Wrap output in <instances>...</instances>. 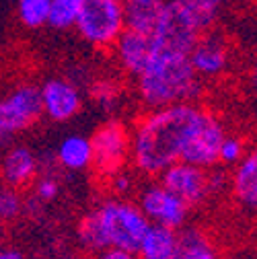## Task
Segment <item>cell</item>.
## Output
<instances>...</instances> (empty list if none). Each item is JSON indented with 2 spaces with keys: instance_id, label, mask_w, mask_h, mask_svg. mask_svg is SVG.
I'll return each mask as SVG.
<instances>
[{
  "instance_id": "d4e9b609",
  "label": "cell",
  "mask_w": 257,
  "mask_h": 259,
  "mask_svg": "<svg viewBox=\"0 0 257 259\" xmlns=\"http://www.w3.org/2000/svg\"><path fill=\"white\" fill-rule=\"evenodd\" d=\"M35 183V198L39 202H54L60 193V183L56 177H50V175H44L39 179L33 181Z\"/></svg>"
},
{
  "instance_id": "ba28073f",
  "label": "cell",
  "mask_w": 257,
  "mask_h": 259,
  "mask_svg": "<svg viewBox=\"0 0 257 259\" xmlns=\"http://www.w3.org/2000/svg\"><path fill=\"white\" fill-rule=\"evenodd\" d=\"M158 181L173 193H177L189 208H200L214 198L210 169H202L198 165L185 163V160H177V163L169 165L158 175Z\"/></svg>"
},
{
  "instance_id": "4fadbf2b",
  "label": "cell",
  "mask_w": 257,
  "mask_h": 259,
  "mask_svg": "<svg viewBox=\"0 0 257 259\" xmlns=\"http://www.w3.org/2000/svg\"><path fill=\"white\" fill-rule=\"evenodd\" d=\"M113 60L117 68L130 78H136L154 56V44L152 35L138 33L132 29H123V33L117 37V41L111 48Z\"/></svg>"
},
{
  "instance_id": "30bf717a",
  "label": "cell",
  "mask_w": 257,
  "mask_h": 259,
  "mask_svg": "<svg viewBox=\"0 0 257 259\" xmlns=\"http://www.w3.org/2000/svg\"><path fill=\"white\" fill-rule=\"evenodd\" d=\"M224 136H227V123L222 121V117L216 111L206 107L202 121L198 123V127L194 130V134H191L181 152V160L198 165L202 169L218 167V154Z\"/></svg>"
},
{
  "instance_id": "9c48e42d",
  "label": "cell",
  "mask_w": 257,
  "mask_h": 259,
  "mask_svg": "<svg viewBox=\"0 0 257 259\" xmlns=\"http://www.w3.org/2000/svg\"><path fill=\"white\" fill-rule=\"evenodd\" d=\"M136 202L152 224H163L175 231H179L181 226L187 224L191 214V208L160 181L146 183L138 191Z\"/></svg>"
},
{
  "instance_id": "8fae6325",
  "label": "cell",
  "mask_w": 257,
  "mask_h": 259,
  "mask_svg": "<svg viewBox=\"0 0 257 259\" xmlns=\"http://www.w3.org/2000/svg\"><path fill=\"white\" fill-rule=\"evenodd\" d=\"M189 62L202 80H218L231 70L233 50L231 41L218 31L210 29L200 35L189 52Z\"/></svg>"
},
{
  "instance_id": "7a4b0ae2",
  "label": "cell",
  "mask_w": 257,
  "mask_h": 259,
  "mask_svg": "<svg viewBox=\"0 0 257 259\" xmlns=\"http://www.w3.org/2000/svg\"><path fill=\"white\" fill-rule=\"evenodd\" d=\"M150 224L152 222L136 200L113 196L97 204L78 220L76 241L91 255L109 247L136 253Z\"/></svg>"
},
{
  "instance_id": "52a82bcc",
  "label": "cell",
  "mask_w": 257,
  "mask_h": 259,
  "mask_svg": "<svg viewBox=\"0 0 257 259\" xmlns=\"http://www.w3.org/2000/svg\"><path fill=\"white\" fill-rule=\"evenodd\" d=\"M93 169L101 179L123 171L132 156V130L121 119H107L91 136Z\"/></svg>"
},
{
  "instance_id": "4dcf8cb0",
  "label": "cell",
  "mask_w": 257,
  "mask_h": 259,
  "mask_svg": "<svg viewBox=\"0 0 257 259\" xmlns=\"http://www.w3.org/2000/svg\"><path fill=\"white\" fill-rule=\"evenodd\" d=\"M210 3H214V5H218V7H220L222 3H227V0H210Z\"/></svg>"
},
{
  "instance_id": "7c38bea8",
  "label": "cell",
  "mask_w": 257,
  "mask_h": 259,
  "mask_svg": "<svg viewBox=\"0 0 257 259\" xmlns=\"http://www.w3.org/2000/svg\"><path fill=\"white\" fill-rule=\"evenodd\" d=\"M44 115L52 121L64 123L76 117L82 109V93L66 76H50L39 84Z\"/></svg>"
},
{
  "instance_id": "cb8c5ba5",
  "label": "cell",
  "mask_w": 257,
  "mask_h": 259,
  "mask_svg": "<svg viewBox=\"0 0 257 259\" xmlns=\"http://www.w3.org/2000/svg\"><path fill=\"white\" fill-rule=\"evenodd\" d=\"M21 189L11 185L0 187V222H13L25 210V202L21 198Z\"/></svg>"
},
{
  "instance_id": "2e32d148",
  "label": "cell",
  "mask_w": 257,
  "mask_h": 259,
  "mask_svg": "<svg viewBox=\"0 0 257 259\" xmlns=\"http://www.w3.org/2000/svg\"><path fill=\"white\" fill-rule=\"evenodd\" d=\"M175 259H220L214 239L196 224H185L177 231Z\"/></svg>"
},
{
  "instance_id": "44dd1931",
  "label": "cell",
  "mask_w": 257,
  "mask_h": 259,
  "mask_svg": "<svg viewBox=\"0 0 257 259\" xmlns=\"http://www.w3.org/2000/svg\"><path fill=\"white\" fill-rule=\"evenodd\" d=\"M52 0H17V19L27 29L48 27Z\"/></svg>"
},
{
  "instance_id": "4316f807",
  "label": "cell",
  "mask_w": 257,
  "mask_h": 259,
  "mask_svg": "<svg viewBox=\"0 0 257 259\" xmlns=\"http://www.w3.org/2000/svg\"><path fill=\"white\" fill-rule=\"evenodd\" d=\"M93 259H140L136 253L132 251H121V249H103L99 253H93Z\"/></svg>"
},
{
  "instance_id": "1f68e13d",
  "label": "cell",
  "mask_w": 257,
  "mask_h": 259,
  "mask_svg": "<svg viewBox=\"0 0 257 259\" xmlns=\"http://www.w3.org/2000/svg\"><path fill=\"white\" fill-rule=\"evenodd\" d=\"M0 253H3V249H0Z\"/></svg>"
},
{
  "instance_id": "484cf974",
  "label": "cell",
  "mask_w": 257,
  "mask_h": 259,
  "mask_svg": "<svg viewBox=\"0 0 257 259\" xmlns=\"http://www.w3.org/2000/svg\"><path fill=\"white\" fill-rule=\"evenodd\" d=\"M107 181H109V189L115 193L117 198H125L127 193H132V191H134V177L127 173L125 169L119 171V173H115V175L109 177Z\"/></svg>"
},
{
  "instance_id": "e0dca14e",
  "label": "cell",
  "mask_w": 257,
  "mask_h": 259,
  "mask_svg": "<svg viewBox=\"0 0 257 259\" xmlns=\"http://www.w3.org/2000/svg\"><path fill=\"white\" fill-rule=\"evenodd\" d=\"M167 0H123L125 29L152 35Z\"/></svg>"
},
{
  "instance_id": "6da1fadb",
  "label": "cell",
  "mask_w": 257,
  "mask_h": 259,
  "mask_svg": "<svg viewBox=\"0 0 257 259\" xmlns=\"http://www.w3.org/2000/svg\"><path fill=\"white\" fill-rule=\"evenodd\" d=\"M198 101L146 109L132 130V165L144 177H158L169 165L181 160V152L204 117Z\"/></svg>"
},
{
  "instance_id": "5bb4252c",
  "label": "cell",
  "mask_w": 257,
  "mask_h": 259,
  "mask_svg": "<svg viewBox=\"0 0 257 259\" xmlns=\"http://www.w3.org/2000/svg\"><path fill=\"white\" fill-rule=\"evenodd\" d=\"M229 193L233 202L247 214H257V142L231 169Z\"/></svg>"
},
{
  "instance_id": "3957f363",
  "label": "cell",
  "mask_w": 257,
  "mask_h": 259,
  "mask_svg": "<svg viewBox=\"0 0 257 259\" xmlns=\"http://www.w3.org/2000/svg\"><path fill=\"white\" fill-rule=\"evenodd\" d=\"M202 82L187 54L154 52L146 68L134 78V89L144 109H158L196 101L202 95Z\"/></svg>"
},
{
  "instance_id": "7402d4cb",
  "label": "cell",
  "mask_w": 257,
  "mask_h": 259,
  "mask_svg": "<svg viewBox=\"0 0 257 259\" xmlns=\"http://www.w3.org/2000/svg\"><path fill=\"white\" fill-rule=\"evenodd\" d=\"M249 140L243 134L237 132H227L222 144H220V154H218V165L224 169H233L239 160L245 156V152L249 150Z\"/></svg>"
},
{
  "instance_id": "d6986e66",
  "label": "cell",
  "mask_w": 257,
  "mask_h": 259,
  "mask_svg": "<svg viewBox=\"0 0 257 259\" xmlns=\"http://www.w3.org/2000/svg\"><path fill=\"white\" fill-rule=\"evenodd\" d=\"M56 158H58V163L68 171H84V169L93 167L91 138H84V136H78V134L66 136L58 146Z\"/></svg>"
},
{
  "instance_id": "ac0fdd59",
  "label": "cell",
  "mask_w": 257,
  "mask_h": 259,
  "mask_svg": "<svg viewBox=\"0 0 257 259\" xmlns=\"http://www.w3.org/2000/svg\"><path fill=\"white\" fill-rule=\"evenodd\" d=\"M177 231L163 224H150L136 255L140 259H175Z\"/></svg>"
},
{
  "instance_id": "9a60e30c",
  "label": "cell",
  "mask_w": 257,
  "mask_h": 259,
  "mask_svg": "<svg viewBox=\"0 0 257 259\" xmlns=\"http://www.w3.org/2000/svg\"><path fill=\"white\" fill-rule=\"evenodd\" d=\"M39 160L29 146L15 144L0 158V179L5 185L25 189L37 179Z\"/></svg>"
},
{
  "instance_id": "277c9868",
  "label": "cell",
  "mask_w": 257,
  "mask_h": 259,
  "mask_svg": "<svg viewBox=\"0 0 257 259\" xmlns=\"http://www.w3.org/2000/svg\"><path fill=\"white\" fill-rule=\"evenodd\" d=\"M218 5L210 0H167L152 31L154 52L187 54L202 33L214 29Z\"/></svg>"
},
{
  "instance_id": "f546056e",
  "label": "cell",
  "mask_w": 257,
  "mask_h": 259,
  "mask_svg": "<svg viewBox=\"0 0 257 259\" xmlns=\"http://www.w3.org/2000/svg\"><path fill=\"white\" fill-rule=\"evenodd\" d=\"M60 259H80V257H76V255H64V257H60Z\"/></svg>"
},
{
  "instance_id": "603a6c76",
  "label": "cell",
  "mask_w": 257,
  "mask_h": 259,
  "mask_svg": "<svg viewBox=\"0 0 257 259\" xmlns=\"http://www.w3.org/2000/svg\"><path fill=\"white\" fill-rule=\"evenodd\" d=\"M91 97H93V101L97 105H101L103 109L113 111L121 101V89L115 80L97 78L91 87Z\"/></svg>"
},
{
  "instance_id": "8992f818",
  "label": "cell",
  "mask_w": 257,
  "mask_h": 259,
  "mask_svg": "<svg viewBox=\"0 0 257 259\" xmlns=\"http://www.w3.org/2000/svg\"><path fill=\"white\" fill-rule=\"evenodd\" d=\"M76 33L95 50H111L125 29L123 0H84Z\"/></svg>"
},
{
  "instance_id": "5b68a950",
  "label": "cell",
  "mask_w": 257,
  "mask_h": 259,
  "mask_svg": "<svg viewBox=\"0 0 257 259\" xmlns=\"http://www.w3.org/2000/svg\"><path fill=\"white\" fill-rule=\"evenodd\" d=\"M44 117L39 84L17 80L0 89V144H9Z\"/></svg>"
},
{
  "instance_id": "ffe728a7",
  "label": "cell",
  "mask_w": 257,
  "mask_h": 259,
  "mask_svg": "<svg viewBox=\"0 0 257 259\" xmlns=\"http://www.w3.org/2000/svg\"><path fill=\"white\" fill-rule=\"evenodd\" d=\"M82 3L84 0H52L48 27H52L56 31L74 29L78 15L82 11Z\"/></svg>"
},
{
  "instance_id": "83f0119b",
  "label": "cell",
  "mask_w": 257,
  "mask_h": 259,
  "mask_svg": "<svg viewBox=\"0 0 257 259\" xmlns=\"http://www.w3.org/2000/svg\"><path fill=\"white\" fill-rule=\"evenodd\" d=\"M247 78H249V87H251V89L257 93V56L251 60V66H249Z\"/></svg>"
},
{
  "instance_id": "f1b7e54d",
  "label": "cell",
  "mask_w": 257,
  "mask_h": 259,
  "mask_svg": "<svg viewBox=\"0 0 257 259\" xmlns=\"http://www.w3.org/2000/svg\"><path fill=\"white\" fill-rule=\"evenodd\" d=\"M0 259H25V257H23V253L17 251V249H7V251L0 253Z\"/></svg>"
}]
</instances>
